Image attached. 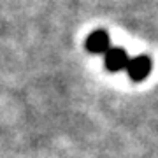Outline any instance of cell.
Wrapping results in <instances>:
<instances>
[{
  "label": "cell",
  "mask_w": 158,
  "mask_h": 158,
  "mask_svg": "<svg viewBox=\"0 0 158 158\" xmlns=\"http://www.w3.org/2000/svg\"><path fill=\"white\" fill-rule=\"evenodd\" d=\"M125 69H127V74L132 81H135V83L144 81L148 77V74L151 72V58L146 55H139V56L128 60Z\"/></svg>",
  "instance_id": "cell-1"
},
{
  "label": "cell",
  "mask_w": 158,
  "mask_h": 158,
  "mask_svg": "<svg viewBox=\"0 0 158 158\" xmlns=\"http://www.w3.org/2000/svg\"><path fill=\"white\" fill-rule=\"evenodd\" d=\"M86 51H90L91 55H104L111 48V39L106 30H95L91 32L85 40Z\"/></svg>",
  "instance_id": "cell-2"
},
{
  "label": "cell",
  "mask_w": 158,
  "mask_h": 158,
  "mask_svg": "<svg viewBox=\"0 0 158 158\" xmlns=\"http://www.w3.org/2000/svg\"><path fill=\"white\" fill-rule=\"evenodd\" d=\"M128 55L127 51L121 49V48H109L106 53H104V63L107 70L111 72H118V70H123L128 63Z\"/></svg>",
  "instance_id": "cell-3"
}]
</instances>
